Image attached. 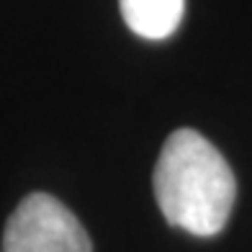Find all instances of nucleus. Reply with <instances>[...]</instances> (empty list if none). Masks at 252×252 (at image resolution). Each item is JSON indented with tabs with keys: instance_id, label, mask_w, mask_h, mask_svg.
I'll return each mask as SVG.
<instances>
[{
	"instance_id": "1",
	"label": "nucleus",
	"mask_w": 252,
	"mask_h": 252,
	"mask_svg": "<svg viewBox=\"0 0 252 252\" xmlns=\"http://www.w3.org/2000/svg\"><path fill=\"white\" fill-rule=\"evenodd\" d=\"M155 198L173 226L196 237H214L232 214L234 173L203 134L178 129L167 136L155 165Z\"/></svg>"
},
{
	"instance_id": "2",
	"label": "nucleus",
	"mask_w": 252,
	"mask_h": 252,
	"mask_svg": "<svg viewBox=\"0 0 252 252\" xmlns=\"http://www.w3.org/2000/svg\"><path fill=\"white\" fill-rule=\"evenodd\" d=\"M3 252H93V245L64 203L47 193H31L5 224Z\"/></svg>"
},
{
	"instance_id": "3",
	"label": "nucleus",
	"mask_w": 252,
	"mask_h": 252,
	"mask_svg": "<svg viewBox=\"0 0 252 252\" xmlns=\"http://www.w3.org/2000/svg\"><path fill=\"white\" fill-rule=\"evenodd\" d=\"M124 21L136 36L167 39L180 21L186 0H119Z\"/></svg>"
}]
</instances>
